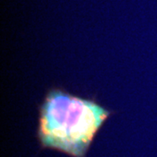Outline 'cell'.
Masks as SVG:
<instances>
[{
    "mask_svg": "<svg viewBox=\"0 0 157 157\" xmlns=\"http://www.w3.org/2000/svg\"><path fill=\"white\" fill-rule=\"evenodd\" d=\"M111 113L93 100L51 89L39 111L41 145L73 157H85L96 133Z\"/></svg>",
    "mask_w": 157,
    "mask_h": 157,
    "instance_id": "1",
    "label": "cell"
}]
</instances>
